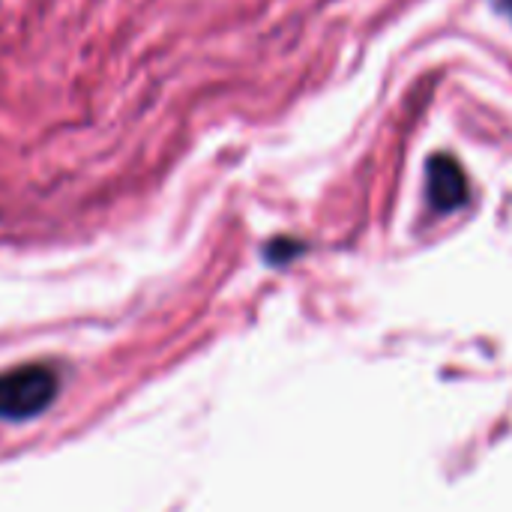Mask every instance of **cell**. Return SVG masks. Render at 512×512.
<instances>
[{"mask_svg":"<svg viewBox=\"0 0 512 512\" xmlns=\"http://www.w3.org/2000/svg\"><path fill=\"white\" fill-rule=\"evenodd\" d=\"M63 375L51 363H24L0 372V420L27 423L42 417L60 396Z\"/></svg>","mask_w":512,"mask_h":512,"instance_id":"obj_1","label":"cell"},{"mask_svg":"<svg viewBox=\"0 0 512 512\" xmlns=\"http://www.w3.org/2000/svg\"><path fill=\"white\" fill-rule=\"evenodd\" d=\"M468 183L453 156H432L429 162V198L438 210H453L465 201Z\"/></svg>","mask_w":512,"mask_h":512,"instance_id":"obj_2","label":"cell"}]
</instances>
